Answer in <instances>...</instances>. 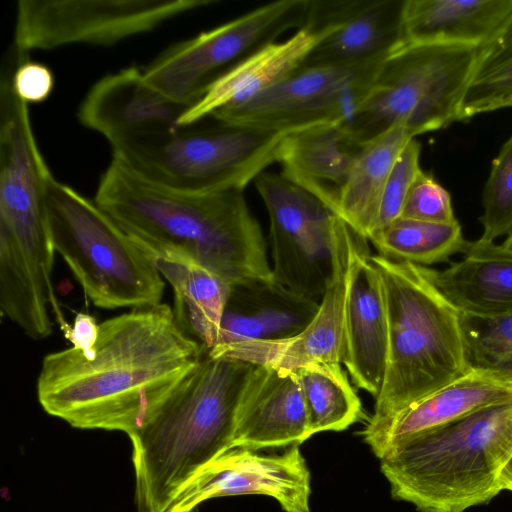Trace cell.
Listing matches in <instances>:
<instances>
[{
	"instance_id": "6da1fadb",
	"label": "cell",
	"mask_w": 512,
	"mask_h": 512,
	"mask_svg": "<svg viewBox=\"0 0 512 512\" xmlns=\"http://www.w3.org/2000/svg\"><path fill=\"white\" fill-rule=\"evenodd\" d=\"M207 348L176 324L163 303L100 323L93 350L47 354L37 378L46 413L79 429L139 430L198 364Z\"/></svg>"
},
{
	"instance_id": "7a4b0ae2",
	"label": "cell",
	"mask_w": 512,
	"mask_h": 512,
	"mask_svg": "<svg viewBox=\"0 0 512 512\" xmlns=\"http://www.w3.org/2000/svg\"><path fill=\"white\" fill-rule=\"evenodd\" d=\"M243 191L172 188L112 157L94 201L148 255L186 257L231 286L275 280Z\"/></svg>"
},
{
	"instance_id": "3957f363",
	"label": "cell",
	"mask_w": 512,
	"mask_h": 512,
	"mask_svg": "<svg viewBox=\"0 0 512 512\" xmlns=\"http://www.w3.org/2000/svg\"><path fill=\"white\" fill-rule=\"evenodd\" d=\"M255 364L209 355L129 435L139 512H166L206 465L233 448L241 398Z\"/></svg>"
},
{
	"instance_id": "277c9868",
	"label": "cell",
	"mask_w": 512,
	"mask_h": 512,
	"mask_svg": "<svg viewBox=\"0 0 512 512\" xmlns=\"http://www.w3.org/2000/svg\"><path fill=\"white\" fill-rule=\"evenodd\" d=\"M384 289L388 351L372 419L391 416L462 376L471 366L461 311L434 284L428 268L370 255Z\"/></svg>"
},
{
	"instance_id": "5b68a950",
	"label": "cell",
	"mask_w": 512,
	"mask_h": 512,
	"mask_svg": "<svg viewBox=\"0 0 512 512\" xmlns=\"http://www.w3.org/2000/svg\"><path fill=\"white\" fill-rule=\"evenodd\" d=\"M511 456L508 404L416 438L380 461L395 499L418 512H465L499 494V475Z\"/></svg>"
},
{
	"instance_id": "8992f818",
	"label": "cell",
	"mask_w": 512,
	"mask_h": 512,
	"mask_svg": "<svg viewBox=\"0 0 512 512\" xmlns=\"http://www.w3.org/2000/svg\"><path fill=\"white\" fill-rule=\"evenodd\" d=\"M46 205L54 249L95 306L161 303L165 285L155 263L95 201L51 173Z\"/></svg>"
},
{
	"instance_id": "52a82bcc",
	"label": "cell",
	"mask_w": 512,
	"mask_h": 512,
	"mask_svg": "<svg viewBox=\"0 0 512 512\" xmlns=\"http://www.w3.org/2000/svg\"><path fill=\"white\" fill-rule=\"evenodd\" d=\"M486 45L418 44L400 48L382 65L347 126L368 145L401 126L414 136L458 120L462 98Z\"/></svg>"
},
{
	"instance_id": "ba28073f",
	"label": "cell",
	"mask_w": 512,
	"mask_h": 512,
	"mask_svg": "<svg viewBox=\"0 0 512 512\" xmlns=\"http://www.w3.org/2000/svg\"><path fill=\"white\" fill-rule=\"evenodd\" d=\"M212 119L214 123L201 120L112 147V157L143 177L172 188L244 190L276 162L280 143L289 133Z\"/></svg>"
},
{
	"instance_id": "9c48e42d",
	"label": "cell",
	"mask_w": 512,
	"mask_h": 512,
	"mask_svg": "<svg viewBox=\"0 0 512 512\" xmlns=\"http://www.w3.org/2000/svg\"><path fill=\"white\" fill-rule=\"evenodd\" d=\"M309 0H278L162 51L143 73L170 98L190 107L229 69L285 31L300 29Z\"/></svg>"
},
{
	"instance_id": "30bf717a",
	"label": "cell",
	"mask_w": 512,
	"mask_h": 512,
	"mask_svg": "<svg viewBox=\"0 0 512 512\" xmlns=\"http://www.w3.org/2000/svg\"><path fill=\"white\" fill-rule=\"evenodd\" d=\"M215 0H19L13 44L49 50L69 44L113 46Z\"/></svg>"
},
{
	"instance_id": "8fae6325",
	"label": "cell",
	"mask_w": 512,
	"mask_h": 512,
	"mask_svg": "<svg viewBox=\"0 0 512 512\" xmlns=\"http://www.w3.org/2000/svg\"><path fill=\"white\" fill-rule=\"evenodd\" d=\"M255 186L269 215L275 280L320 302L334 269L337 214L281 174L263 171Z\"/></svg>"
},
{
	"instance_id": "7c38bea8",
	"label": "cell",
	"mask_w": 512,
	"mask_h": 512,
	"mask_svg": "<svg viewBox=\"0 0 512 512\" xmlns=\"http://www.w3.org/2000/svg\"><path fill=\"white\" fill-rule=\"evenodd\" d=\"M383 63L349 68L299 67L250 101L210 117L281 132L347 121L369 93Z\"/></svg>"
},
{
	"instance_id": "4fadbf2b",
	"label": "cell",
	"mask_w": 512,
	"mask_h": 512,
	"mask_svg": "<svg viewBox=\"0 0 512 512\" xmlns=\"http://www.w3.org/2000/svg\"><path fill=\"white\" fill-rule=\"evenodd\" d=\"M234 447L206 465L175 496L166 512H190L224 496L265 495L285 512H310V472L298 445L280 454Z\"/></svg>"
},
{
	"instance_id": "5bb4252c",
	"label": "cell",
	"mask_w": 512,
	"mask_h": 512,
	"mask_svg": "<svg viewBox=\"0 0 512 512\" xmlns=\"http://www.w3.org/2000/svg\"><path fill=\"white\" fill-rule=\"evenodd\" d=\"M359 235L337 215L333 274L315 317L301 333L281 341H244L214 347L208 350L209 355L291 369L309 363L342 364L348 277Z\"/></svg>"
},
{
	"instance_id": "9a60e30c",
	"label": "cell",
	"mask_w": 512,
	"mask_h": 512,
	"mask_svg": "<svg viewBox=\"0 0 512 512\" xmlns=\"http://www.w3.org/2000/svg\"><path fill=\"white\" fill-rule=\"evenodd\" d=\"M512 404V380L489 367L471 366L462 376L381 419L369 418L363 438L379 459L421 436L477 412Z\"/></svg>"
},
{
	"instance_id": "2e32d148",
	"label": "cell",
	"mask_w": 512,
	"mask_h": 512,
	"mask_svg": "<svg viewBox=\"0 0 512 512\" xmlns=\"http://www.w3.org/2000/svg\"><path fill=\"white\" fill-rule=\"evenodd\" d=\"M189 108L151 85L143 69L130 66L95 82L77 117L81 125L105 137L112 148L175 131Z\"/></svg>"
},
{
	"instance_id": "e0dca14e",
	"label": "cell",
	"mask_w": 512,
	"mask_h": 512,
	"mask_svg": "<svg viewBox=\"0 0 512 512\" xmlns=\"http://www.w3.org/2000/svg\"><path fill=\"white\" fill-rule=\"evenodd\" d=\"M367 240L359 235L352 255L342 364L352 383L376 398L386 369L388 320L382 280L370 260Z\"/></svg>"
},
{
	"instance_id": "ac0fdd59",
	"label": "cell",
	"mask_w": 512,
	"mask_h": 512,
	"mask_svg": "<svg viewBox=\"0 0 512 512\" xmlns=\"http://www.w3.org/2000/svg\"><path fill=\"white\" fill-rule=\"evenodd\" d=\"M311 435L296 370L255 365L239 405L233 448L258 450L299 445Z\"/></svg>"
},
{
	"instance_id": "d6986e66",
	"label": "cell",
	"mask_w": 512,
	"mask_h": 512,
	"mask_svg": "<svg viewBox=\"0 0 512 512\" xmlns=\"http://www.w3.org/2000/svg\"><path fill=\"white\" fill-rule=\"evenodd\" d=\"M405 0H332L336 28L300 67H360L385 62L404 47Z\"/></svg>"
},
{
	"instance_id": "ffe728a7",
	"label": "cell",
	"mask_w": 512,
	"mask_h": 512,
	"mask_svg": "<svg viewBox=\"0 0 512 512\" xmlns=\"http://www.w3.org/2000/svg\"><path fill=\"white\" fill-rule=\"evenodd\" d=\"M306 20L287 40L262 47L220 76L180 117L178 125H191L216 111L244 104L298 69L315 45L335 28L331 23L325 26L312 18Z\"/></svg>"
},
{
	"instance_id": "44dd1931",
	"label": "cell",
	"mask_w": 512,
	"mask_h": 512,
	"mask_svg": "<svg viewBox=\"0 0 512 512\" xmlns=\"http://www.w3.org/2000/svg\"><path fill=\"white\" fill-rule=\"evenodd\" d=\"M366 146L353 136L346 121L325 123L287 133L276 162L282 176L335 212L350 172Z\"/></svg>"
},
{
	"instance_id": "7402d4cb",
	"label": "cell",
	"mask_w": 512,
	"mask_h": 512,
	"mask_svg": "<svg viewBox=\"0 0 512 512\" xmlns=\"http://www.w3.org/2000/svg\"><path fill=\"white\" fill-rule=\"evenodd\" d=\"M319 304L276 280L233 285L214 347L292 338L310 324Z\"/></svg>"
},
{
	"instance_id": "603a6c76",
	"label": "cell",
	"mask_w": 512,
	"mask_h": 512,
	"mask_svg": "<svg viewBox=\"0 0 512 512\" xmlns=\"http://www.w3.org/2000/svg\"><path fill=\"white\" fill-rule=\"evenodd\" d=\"M512 19V0H405L404 47L491 43Z\"/></svg>"
},
{
	"instance_id": "cb8c5ba5",
	"label": "cell",
	"mask_w": 512,
	"mask_h": 512,
	"mask_svg": "<svg viewBox=\"0 0 512 512\" xmlns=\"http://www.w3.org/2000/svg\"><path fill=\"white\" fill-rule=\"evenodd\" d=\"M460 261L428 268L429 276L462 313L492 315L512 310V251L480 238L466 241Z\"/></svg>"
},
{
	"instance_id": "d4e9b609",
	"label": "cell",
	"mask_w": 512,
	"mask_h": 512,
	"mask_svg": "<svg viewBox=\"0 0 512 512\" xmlns=\"http://www.w3.org/2000/svg\"><path fill=\"white\" fill-rule=\"evenodd\" d=\"M149 256L173 289L172 310L176 324L208 350L213 348L231 285L186 257L169 254Z\"/></svg>"
},
{
	"instance_id": "484cf974",
	"label": "cell",
	"mask_w": 512,
	"mask_h": 512,
	"mask_svg": "<svg viewBox=\"0 0 512 512\" xmlns=\"http://www.w3.org/2000/svg\"><path fill=\"white\" fill-rule=\"evenodd\" d=\"M415 136L396 126L369 143L340 194L336 214L366 239L376 231L384 188L405 145Z\"/></svg>"
},
{
	"instance_id": "4316f807",
	"label": "cell",
	"mask_w": 512,
	"mask_h": 512,
	"mask_svg": "<svg viewBox=\"0 0 512 512\" xmlns=\"http://www.w3.org/2000/svg\"><path fill=\"white\" fill-rule=\"evenodd\" d=\"M379 255L425 266L450 261L466 241L458 221L437 223L399 217L369 239Z\"/></svg>"
},
{
	"instance_id": "83f0119b",
	"label": "cell",
	"mask_w": 512,
	"mask_h": 512,
	"mask_svg": "<svg viewBox=\"0 0 512 512\" xmlns=\"http://www.w3.org/2000/svg\"><path fill=\"white\" fill-rule=\"evenodd\" d=\"M295 370L312 434L342 431L363 417L361 401L341 364L309 363Z\"/></svg>"
},
{
	"instance_id": "f1b7e54d",
	"label": "cell",
	"mask_w": 512,
	"mask_h": 512,
	"mask_svg": "<svg viewBox=\"0 0 512 512\" xmlns=\"http://www.w3.org/2000/svg\"><path fill=\"white\" fill-rule=\"evenodd\" d=\"M512 107V19L485 49L462 98L458 120Z\"/></svg>"
},
{
	"instance_id": "f546056e",
	"label": "cell",
	"mask_w": 512,
	"mask_h": 512,
	"mask_svg": "<svg viewBox=\"0 0 512 512\" xmlns=\"http://www.w3.org/2000/svg\"><path fill=\"white\" fill-rule=\"evenodd\" d=\"M484 212L480 217L483 241L494 242L512 233V135L493 160L483 190Z\"/></svg>"
},
{
	"instance_id": "4dcf8cb0",
	"label": "cell",
	"mask_w": 512,
	"mask_h": 512,
	"mask_svg": "<svg viewBox=\"0 0 512 512\" xmlns=\"http://www.w3.org/2000/svg\"><path fill=\"white\" fill-rule=\"evenodd\" d=\"M470 366L492 367L512 355V310L492 315L461 312Z\"/></svg>"
},
{
	"instance_id": "1f68e13d",
	"label": "cell",
	"mask_w": 512,
	"mask_h": 512,
	"mask_svg": "<svg viewBox=\"0 0 512 512\" xmlns=\"http://www.w3.org/2000/svg\"><path fill=\"white\" fill-rule=\"evenodd\" d=\"M420 153L421 144L413 138L397 157L384 188L376 231L401 216L408 193L422 171Z\"/></svg>"
},
{
	"instance_id": "d6a6232c",
	"label": "cell",
	"mask_w": 512,
	"mask_h": 512,
	"mask_svg": "<svg viewBox=\"0 0 512 512\" xmlns=\"http://www.w3.org/2000/svg\"><path fill=\"white\" fill-rule=\"evenodd\" d=\"M400 217L437 223L457 221L449 192L423 170L408 193Z\"/></svg>"
},
{
	"instance_id": "836d02e7",
	"label": "cell",
	"mask_w": 512,
	"mask_h": 512,
	"mask_svg": "<svg viewBox=\"0 0 512 512\" xmlns=\"http://www.w3.org/2000/svg\"><path fill=\"white\" fill-rule=\"evenodd\" d=\"M54 75L51 69L39 62L24 59L13 75V88L17 96L26 104L45 101L53 91Z\"/></svg>"
},
{
	"instance_id": "e575fe53",
	"label": "cell",
	"mask_w": 512,
	"mask_h": 512,
	"mask_svg": "<svg viewBox=\"0 0 512 512\" xmlns=\"http://www.w3.org/2000/svg\"><path fill=\"white\" fill-rule=\"evenodd\" d=\"M100 324L96 319L87 313H77L70 331L64 336L72 347L81 351L84 355L89 354L97 343Z\"/></svg>"
},
{
	"instance_id": "d590c367",
	"label": "cell",
	"mask_w": 512,
	"mask_h": 512,
	"mask_svg": "<svg viewBox=\"0 0 512 512\" xmlns=\"http://www.w3.org/2000/svg\"><path fill=\"white\" fill-rule=\"evenodd\" d=\"M498 485L501 491L508 490L512 492V456L499 475Z\"/></svg>"
},
{
	"instance_id": "8d00e7d4",
	"label": "cell",
	"mask_w": 512,
	"mask_h": 512,
	"mask_svg": "<svg viewBox=\"0 0 512 512\" xmlns=\"http://www.w3.org/2000/svg\"><path fill=\"white\" fill-rule=\"evenodd\" d=\"M489 368H494V369L506 374L512 380V355L503 359L502 361L498 362L497 364H495L494 366L489 367Z\"/></svg>"
},
{
	"instance_id": "74e56055",
	"label": "cell",
	"mask_w": 512,
	"mask_h": 512,
	"mask_svg": "<svg viewBox=\"0 0 512 512\" xmlns=\"http://www.w3.org/2000/svg\"><path fill=\"white\" fill-rule=\"evenodd\" d=\"M502 245L512 251V233L506 237Z\"/></svg>"
},
{
	"instance_id": "f35d334b",
	"label": "cell",
	"mask_w": 512,
	"mask_h": 512,
	"mask_svg": "<svg viewBox=\"0 0 512 512\" xmlns=\"http://www.w3.org/2000/svg\"><path fill=\"white\" fill-rule=\"evenodd\" d=\"M190 512H196V509H195V510H192V511H190Z\"/></svg>"
}]
</instances>
